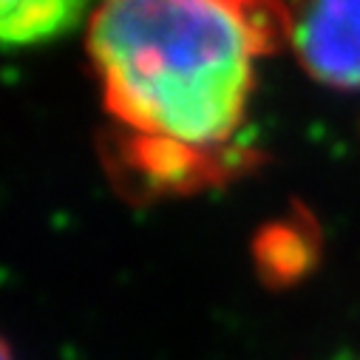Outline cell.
Listing matches in <instances>:
<instances>
[{
    "label": "cell",
    "mask_w": 360,
    "mask_h": 360,
    "mask_svg": "<svg viewBox=\"0 0 360 360\" xmlns=\"http://www.w3.org/2000/svg\"><path fill=\"white\" fill-rule=\"evenodd\" d=\"M290 40V9L216 0H114L88 23L103 100L131 136L227 156L252 63Z\"/></svg>",
    "instance_id": "obj_1"
},
{
    "label": "cell",
    "mask_w": 360,
    "mask_h": 360,
    "mask_svg": "<svg viewBox=\"0 0 360 360\" xmlns=\"http://www.w3.org/2000/svg\"><path fill=\"white\" fill-rule=\"evenodd\" d=\"M290 40L301 65L332 88H360V0L290 9Z\"/></svg>",
    "instance_id": "obj_2"
},
{
    "label": "cell",
    "mask_w": 360,
    "mask_h": 360,
    "mask_svg": "<svg viewBox=\"0 0 360 360\" xmlns=\"http://www.w3.org/2000/svg\"><path fill=\"white\" fill-rule=\"evenodd\" d=\"M85 15L68 0H0V46H37L60 37Z\"/></svg>",
    "instance_id": "obj_3"
},
{
    "label": "cell",
    "mask_w": 360,
    "mask_h": 360,
    "mask_svg": "<svg viewBox=\"0 0 360 360\" xmlns=\"http://www.w3.org/2000/svg\"><path fill=\"white\" fill-rule=\"evenodd\" d=\"M255 258L266 276H273L276 281H290L307 266L309 244L292 224H278L258 238Z\"/></svg>",
    "instance_id": "obj_4"
},
{
    "label": "cell",
    "mask_w": 360,
    "mask_h": 360,
    "mask_svg": "<svg viewBox=\"0 0 360 360\" xmlns=\"http://www.w3.org/2000/svg\"><path fill=\"white\" fill-rule=\"evenodd\" d=\"M0 360H15L12 357V352H9V346H6V340L0 338Z\"/></svg>",
    "instance_id": "obj_5"
}]
</instances>
